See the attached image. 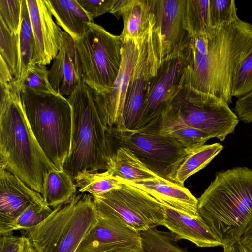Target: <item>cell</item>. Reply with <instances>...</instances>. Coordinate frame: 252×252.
<instances>
[{"label": "cell", "instance_id": "17", "mask_svg": "<svg viewBox=\"0 0 252 252\" xmlns=\"http://www.w3.org/2000/svg\"><path fill=\"white\" fill-rule=\"evenodd\" d=\"M0 183V235H2L29 206L45 203L41 194L2 167Z\"/></svg>", "mask_w": 252, "mask_h": 252}, {"label": "cell", "instance_id": "12", "mask_svg": "<svg viewBox=\"0 0 252 252\" xmlns=\"http://www.w3.org/2000/svg\"><path fill=\"white\" fill-rule=\"evenodd\" d=\"M161 61L160 47L153 27L142 38L139 57L126 91L123 111L126 130L134 129L149 85Z\"/></svg>", "mask_w": 252, "mask_h": 252}, {"label": "cell", "instance_id": "16", "mask_svg": "<svg viewBox=\"0 0 252 252\" xmlns=\"http://www.w3.org/2000/svg\"><path fill=\"white\" fill-rule=\"evenodd\" d=\"M34 39L33 63L49 64L63 43V32L53 19L45 0H26Z\"/></svg>", "mask_w": 252, "mask_h": 252}, {"label": "cell", "instance_id": "38", "mask_svg": "<svg viewBox=\"0 0 252 252\" xmlns=\"http://www.w3.org/2000/svg\"><path fill=\"white\" fill-rule=\"evenodd\" d=\"M0 235V252H22L24 250L26 236H14L12 233Z\"/></svg>", "mask_w": 252, "mask_h": 252}, {"label": "cell", "instance_id": "2", "mask_svg": "<svg viewBox=\"0 0 252 252\" xmlns=\"http://www.w3.org/2000/svg\"><path fill=\"white\" fill-rule=\"evenodd\" d=\"M197 200L198 215L223 246L239 241L252 214V170L217 173Z\"/></svg>", "mask_w": 252, "mask_h": 252}, {"label": "cell", "instance_id": "18", "mask_svg": "<svg viewBox=\"0 0 252 252\" xmlns=\"http://www.w3.org/2000/svg\"><path fill=\"white\" fill-rule=\"evenodd\" d=\"M49 79L55 92L63 96H69L83 82L75 41L64 31L62 46L49 70Z\"/></svg>", "mask_w": 252, "mask_h": 252}, {"label": "cell", "instance_id": "22", "mask_svg": "<svg viewBox=\"0 0 252 252\" xmlns=\"http://www.w3.org/2000/svg\"><path fill=\"white\" fill-rule=\"evenodd\" d=\"M56 23L75 41L80 39L92 21L77 0H45Z\"/></svg>", "mask_w": 252, "mask_h": 252}, {"label": "cell", "instance_id": "39", "mask_svg": "<svg viewBox=\"0 0 252 252\" xmlns=\"http://www.w3.org/2000/svg\"><path fill=\"white\" fill-rule=\"evenodd\" d=\"M234 110L240 120L252 122V90L238 99Z\"/></svg>", "mask_w": 252, "mask_h": 252}, {"label": "cell", "instance_id": "5", "mask_svg": "<svg viewBox=\"0 0 252 252\" xmlns=\"http://www.w3.org/2000/svg\"><path fill=\"white\" fill-rule=\"evenodd\" d=\"M28 121L46 156L59 170L70 152L72 107L67 99L57 93L20 89Z\"/></svg>", "mask_w": 252, "mask_h": 252}, {"label": "cell", "instance_id": "28", "mask_svg": "<svg viewBox=\"0 0 252 252\" xmlns=\"http://www.w3.org/2000/svg\"><path fill=\"white\" fill-rule=\"evenodd\" d=\"M78 192L92 196L100 195L120 188L122 181L108 171L102 172H86L78 175L74 179Z\"/></svg>", "mask_w": 252, "mask_h": 252}, {"label": "cell", "instance_id": "20", "mask_svg": "<svg viewBox=\"0 0 252 252\" xmlns=\"http://www.w3.org/2000/svg\"><path fill=\"white\" fill-rule=\"evenodd\" d=\"M164 208L165 218L160 225L169 230L178 240L186 239L199 247L223 246L199 216L192 217L165 205Z\"/></svg>", "mask_w": 252, "mask_h": 252}, {"label": "cell", "instance_id": "8", "mask_svg": "<svg viewBox=\"0 0 252 252\" xmlns=\"http://www.w3.org/2000/svg\"><path fill=\"white\" fill-rule=\"evenodd\" d=\"M83 82L93 93L107 91L118 74L122 61V41L101 26L92 22L79 40L75 41Z\"/></svg>", "mask_w": 252, "mask_h": 252}, {"label": "cell", "instance_id": "27", "mask_svg": "<svg viewBox=\"0 0 252 252\" xmlns=\"http://www.w3.org/2000/svg\"><path fill=\"white\" fill-rule=\"evenodd\" d=\"M184 26L189 37L213 31L210 20L209 0H186Z\"/></svg>", "mask_w": 252, "mask_h": 252}, {"label": "cell", "instance_id": "42", "mask_svg": "<svg viewBox=\"0 0 252 252\" xmlns=\"http://www.w3.org/2000/svg\"><path fill=\"white\" fill-rule=\"evenodd\" d=\"M222 252H250L240 242L238 241L232 244L224 245Z\"/></svg>", "mask_w": 252, "mask_h": 252}, {"label": "cell", "instance_id": "29", "mask_svg": "<svg viewBox=\"0 0 252 252\" xmlns=\"http://www.w3.org/2000/svg\"><path fill=\"white\" fill-rule=\"evenodd\" d=\"M139 233L143 252H188L177 245L178 240L170 231L153 227Z\"/></svg>", "mask_w": 252, "mask_h": 252}, {"label": "cell", "instance_id": "44", "mask_svg": "<svg viewBox=\"0 0 252 252\" xmlns=\"http://www.w3.org/2000/svg\"></svg>", "mask_w": 252, "mask_h": 252}, {"label": "cell", "instance_id": "9", "mask_svg": "<svg viewBox=\"0 0 252 252\" xmlns=\"http://www.w3.org/2000/svg\"><path fill=\"white\" fill-rule=\"evenodd\" d=\"M185 46L161 62L150 83L133 130L160 131L164 113L179 91L189 83V63Z\"/></svg>", "mask_w": 252, "mask_h": 252}, {"label": "cell", "instance_id": "23", "mask_svg": "<svg viewBox=\"0 0 252 252\" xmlns=\"http://www.w3.org/2000/svg\"><path fill=\"white\" fill-rule=\"evenodd\" d=\"M122 181L137 182L160 177L148 169L128 148L118 146L114 149L107 170Z\"/></svg>", "mask_w": 252, "mask_h": 252}, {"label": "cell", "instance_id": "31", "mask_svg": "<svg viewBox=\"0 0 252 252\" xmlns=\"http://www.w3.org/2000/svg\"><path fill=\"white\" fill-rule=\"evenodd\" d=\"M53 210L45 204L31 205L10 225L5 234L15 230L26 231L37 226L50 215Z\"/></svg>", "mask_w": 252, "mask_h": 252}, {"label": "cell", "instance_id": "13", "mask_svg": "<svg viewBox=\"0 0 252 252\" xmlns=\"http://www.w3.org/2000/svg\"><path fill=\"white\" fill-rule=\"evenodd\" d=\"M142 38L122 41L121 64L113 85L103 93L92 92L98 114L108 130H125L123 123L124 105L130 77L139 57Z\"/></svg>", "mask_w": 252, "mask_h": 252}, {"label": "cell", "instance_id": "1", "mask_svg": "<svg viewBox=\"0 0 252 252\" xmlns=\"http://www.w3.org/2000/svg\"><path fill=\"white\" fill-rule=\"evenodd\" d=\"M185 47L189 84L231 104L234 76L252 47V24L239 18L210 33L189 37Z\"/></svg>", "mask_w": 252, "mask_h": 252}, {"label": "cell", "instance_id": "30", "mask_svg": "<svg viewBox=\"0 0 252 252\" xmlns=\"http://www.w3.org/2000/svg\"><path fill=\"white\" fill-rule=\"evenodd\" d=\"M19 34H12L0 20V58L15 78L19 64Z\"/></svg>", "mask_w": 252, "mask_h": 252}, {"label": "cell", "instance_id": "15", "mask_svg": "<svg viewBox=\"0 0 252 252\" xmlns=\"http://www.w3.org/2000/svg\"><path fill=\"white\" fill-rule=\"evenodd\" d=\"M153 30L160 47L162 61L183 49L189 40L184 26L186 0H150Z\"/></svg>", "mask_w": 252, "mask_h": 252}, {"label": "cell", "instance_id": "6", "mask_svg": "<svg viewBox=\"0 0 252 252\" xmlns=\"http://www.w3.org/2000/svg\"><path fill=\"white\" fill-rule=\"evenodd\" d=\"M98 220L92 195L76 194L54 208L39 225L26 231V237L37 252H75Z\"/></svg>", "mask_w": 252, "mask_h": 252}, {"label": "cell", "instance_id": "11", "mask_svg": "<svg viewBox=\"0 0 252 252\" xmlns=\"http://www.w3.org/2000/svg\"><path fill=\"white\" fill-rule=\"evenodd\" d=\"M112 144L129 149L151 171L167 179L170 166L184 147L173 137L158 131L108 130Z\"/></svg>", "mask_w": 252, "mask_h": 252}, {"label": "cell", "instance_id": "25", "mask_svg": "<svg viewBox=\"0 0 252 252\" xmlns=\"http://www.w3.org/2000/svg\"><path fill=\"white\" fill-rule=\"evenodd\" d=\"M73 179L63 170H54L46 175L42 194L45 204L54 209L68 201L76 194Z\"/></svg>", "mask_w": 252, "mask_h": 252}, {"label": "cell", "instance_id": "3", "mask_svg": "<svg viewBox=\"0 0 252 252\" xmlns=\"http://www.w3.org/2000/svg\"><path fill=\"white\" fill-rule=\"evenodd\" d=\"M0 167L42 195L46 174L58 170L45 155L26 116L20 89L0 99Z\"/></svg>", "mask_w": 252, "mask_h": 252}, {"label": "cell", "instance_id": "37", "mask_svg": "<svg viewBox=\"0 0 252 252\" xmlns=\"http://www.w3.org/2000/svg\"><path fill=\"white\" fill-rule=\"evenodd\" d=\"M77 1L90 19L93 21L94 18L109 12L114 0H77Z\"/></svg>", "mask_w": 252, "mask_h": 252}, {"label": "cell", "instance_id": "14", "mask_svg": "<svg viewBox=\"0 0 252 252\" xmlns=\"http://www.w3.org/2000/svg\"><path fill=\"white\" fill-rule=\"evenodd\" d=\"M97 212V223L75 252H143L139 232L110 214Z\"/></svg>", "mask_w": 252, "mask_h": 252}, {"label": "cell", "instance_id": "7", "mask_svg": "<svg viewBox=\"0 0 252 252\" xmlns=\"http://www.w3.org/2000/svg\"><path fill=\"white\" fill-rule=\"evenodd\" d=\"M238 122L237 116L225 102L189 83L179 91L164 113L160 131L189 126L223 141L233 133Z\"/></svg>", "mask_w": 252, "mask_h": 252}, {"label": "cell", "instance_id": "10", "mask_svg": "<svg viewBox=\"0 0 252 252\" xmlns=\"http://www.w3.org/2000/svg\"><path fill=\"white\" fill-rule=\"evenodd\" d=\"M97 210L110 214L140 232L160 225L164 205L141 189L127 183L100 195L92 196Z\"/></svg>", "mask_w": 252, "mask_h": 252}, {"label": "cell", "instance_id": "4", "mask_svg": "<svg viewBox=\"0 0 252 252\" xmlns=\"http://www.w3.org/2000/svg\"><path fill=\"white\" fill-rule=\"evenodd\" d=\"M72 110L71 146L63 169L79 174L107 170L113 145L96 107L92 90L79 84L67 98Z\"/></svg>", "mask_w": 252, "mask_h": 252}, {"label": "cell", "instance_id": "19", "mask_svg": "<svg viewBox=\"0 0 252 252\" xmlns=\"http://www.w3.org/2000/svg\"><path fill=\"white\" fill-rule=\"evenodd\" d=\"M144 191L162 204L192 217H197V199L184 186L162 178L125 182Z\"/></svg>", "mask_w": 252, "mask_h": 252}, {"label": "cell", "instance_id": "26", "mask_svg": "<svg viewBox=\"0 0 252 252\" xmlns=\"http://www.w3.org/2000/svg\"><path fill=\"white\" fill-rule=\"evenodd\" d=\"M19 64L15 84L19 88L33 64L35 53L34 39L26 0H22L21 23L19 33Z\"/></svg>", "mask_w": 252, "mask_h": 252}, {"label": "cell", "instance_id": "33", "mask_svg": "<svg viewBox=\"0 0 252 252\" xmlns=\"http://www.w3.org/2000/svg\"><path fill=\"white\" fill-rule=\"evenodd\" d=\"M180 143L184 148H192L204 145L212 137L206 133L189 126H179L160 131Z\"/></svg>", "mask_w": 252, "mask_h": 252}, {"label": "cell", "instance_id": "24", "mask_svg": "<svg viewBox=\"0 0 252 252\" xmlns=\"http://www.w3.org/2000/svg\"><path fill=\"white\" fill-rule=\"evenodd\" d=\"M123 28L122 41L144 37L154 25L150 0H132L122 16Z\"/></svg>", "mask_w": 252, "mask_h": 252}, {"label": "cell", "instance_id": "35", "mask_svg": "<svg viewBox=\"0 0 252 252\" xmlns=\"http://www.w3.org/2000/svg\"><path fill=\"white\" fill-rule=\"evenodd\" d=\"M49 70L45 65L32 64L27 74L19 86V88H27L34 91L56 93L53 90L49 79Z\"/></svg>", "mask_w": 252, "mask_h": 252}, {"label": "cell", "instance_id": "41", "mask_svg": "<svg viewBox=\"0 0 252 252\" xmlns=\"http://www.w3.org/2000/svg\"><path fill=\"white\" fill-rule=\"evenodd\" d=\"M131 1L132 0H114L109 13L119 19Z\"/></svg>", "mask_w": 252, "mask_h": 252}, {"label": "cell", "instance_id": "34", "mask_svg": "<svg viewBox=\"0 0 252 252\" xmlns=\"http://www.w3.org/2000/svg\"><path fill=\"white\" fill-rule=\"evenodd\" d=\"M209 15L210 24L214 29L239 19L234 0H209Z\"/></svg>", "mask_w": 252, "mask_h": 252}, {"label": "cell", "instance_id": "43", "mask_svg": "<svg viewBox=\"0 0 252 252\" xmlns=\"http://www.w3.org/2000/svg\"><path fill=\"white\" fill-rule=\"evenodd\" d=\"M22 252H37L27 237L25 248Z\"/></svg>", "mask_w": 252, "mask_h": 252}, {"label": "cell", "instance_id": "21", "mask_svg": "<svg viewBox=\"0 0 252 252\" xmlns=\"http://www.w3.org/2000/svg\"><path fill=\"white\" fill-rule=\"evenodd\" d=\"M219 143L184 148L182 155L170 166L167 179L184 186L186 180L205 167L223 149Z\"/></svg>", "mask_w": 252, "mask_h": 252}, {"label": "cell", "instance_id": "32", "mask_svg": "<svg viewBox=\"0 0 252 252\" xmlns=\"http://www.w3.org/2000/svg\"><path fill=\"white\" fill-rule=\"evenodd\" d=\"M252 90V47L240 63L234 76L231 95L238 98Z\"/></svg>", "mask_w": 252, "mask_h": 252}, {"label": "cell", "instance_id": "40", "mask_svg": "<svg viewBox=\"0 0 252 252\" xmlns=\"http://www.w3.org/2000/svg\"><path fill=\"white\" fill-rule=\"evenodd\" d=\"M240 241L250 252H252V214Z\"/></svg>", "mask_w": 252, "mask_h": 252}, {"label": "cell", "instance_id": "36", "mask_svg": "<svg viewBox=\"0 0 252 252\" xmlns=\"http://www.w3.org/2000/svg\"><path fill=\"white\" fill-rule=\"evenodd\" d=\"M22 0H0V20L13 35L19 34Z\"/></svg>", "mask_w": 252, "mask_h": 252}]
</instances>
